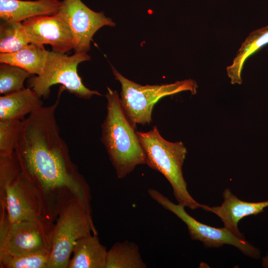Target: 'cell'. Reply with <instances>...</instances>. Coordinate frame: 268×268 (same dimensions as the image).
I'll list each match as a JSON object with an SVG mask.
<instances>
[{"label":"cell","mask_w":268,"mask_h":268,"mask_svg":"<svg viewBox=\"0 0 268 268\" xmlns=\"http://www.w3.org/2000/svg\"><path fill=\"white\" fill-rule=\"evenodd\" d=\"M64 90L60 87L53 104L42 106L23 120L14 151L40 198L46 217L53 222L73 200H79L91 213L90 187L70 158L56 118Z\"/></svg>","instance_id":"cell-1"},{"label":"cell","mask_w":268,"mask_h":268,"mask_svg":"<svg viewBox=\"0 0 268 268\" xmlns=\"http://www.w3.org/2000/svg\"><path fill=\"white\" fill-rule=\"evenodd\" d=\"M45 218L40 198L15 153L0 156V230L13 223Z\"/></svg>","instance_id":"cell-2"},{"label":"cell","mask_w":268,"mask_h":268,"mask_svg":"<svg viewBox=\"0 0 268 268\" xmlns=\"http://www.w3.org/2000/svg\"><path fill=\"white\" fill-rule=\"evenodd\" d=\"M107 114L101 125L102 142L120 179L133 172L135 167L146 163L145 155L134 127L121 107L116 90L107 87Z\"/></svg>","instance_id":"cell-3"},{"label":"cell","mask_w":268,"mask_h":268,"mask_svg":"<svg viewBox=\"0 0 268 268\" xmlns=\"http://www.w3.org/2000/svg\"><path fill=\"white\" fill-rule=\"evenodd\" d=\"M144 150L146 163L161 173L168 181L178 203L194 210L201 208L187 189L182 167L187 150L181 141L170 142L160 134L156 126L147 132H136Z\"/></svg>","instance_id":"cell-4"},{"label":"cell","mask_w":268,"mask_h":268,"mask_svg":"<svg viewBox=\"0 0 268 268\" xmlns=\"http://www.w3.org/2000/svg\"><path fill=\"white\" fill-rule=\"evenodd\" d=\"M113 74L121 85V107L127 118L134 127L136 124H150L154 105L162 98L184 91L197 93L198 85L191 79L174 83L142 86L123 76L112 67Z\"/></svg>","instance_id":"cell-5"},{"label":"cell","mask_w":268,"mask_h":268,"mask_svg":"<svg viewBox=\"0 0 268 268\" xmlns=\"http://www.w3.org/2000/svg\"><path fill=\"white\" fill-rule=\"evenodd\" d=\"M90 60L87 53H75L68 56L48 51L43 72L29 78L28 87L44 99L49 97L51 87L57 84L79 98L89 99L93 95L101 96L97 91L86 87L77 72L78 65Z\"/></svg>","instance_id":"cell-6"},{"label":"cell","mask_w":268,"mask_h":268,"mask_svg":"<svg viewBox=\"0 0 268 268\" xmlns=\"http://www.w3.org/2000/svg\"><path fill=\"white\" fill-rule=\"evenodd\" d=\"M91 214L78 200L64 206L54 225L47 268H68L76 242L91 233L97 234Z\"/></svg>","instance_id":"cell-7"},{"label":"cell","mask_w":268,"mask_h":268,"mask_svg":"<svg viewBox=\"0 0 268 268\" xmlns=\"http://www.w3.org/2000/svg\"><path fill=\"white\" fill-rule=\"evenodd\" d=\"M147 192L153 200L172 212L186 224L193 240L201 241L205 247L209 248H218L224 245H232L251 258L258 259L260 258V250L244 238L235 235L224 227L215 228L198 221L185 211L184 206L173 203L156 190L149 189Z\"/></svg>","instance_id":"cell-8"},{"label":"cell","mask_w":268,"mask_h":268,"mask_svg":"<svg viewBox=\"0 0 268 268\" xmlns=\"http://www.w3.org/2000/svg\"><path fill=\"white\" fill-rule=\"evenodd\" d=\"M54 225L45 218L13 223L0 230V258L51 251Z\"/></svg>","instance_id":"cell-9"},{"label":"cell","mask_w":268,"mask_h":268,"mask_svg":"<svg viewBox=\"0 0 268 268\" xmlns=\"http://www.w3.org/2000/svg\"><path fill=\"white\" fill-rule=\"evenodd\" d=\"M56 13L66 20L70 29L75 53H87L93 36L100 28L115 25L103 12L93 11L81 0H63Z\"/></svg>","instance_id":"cell-10"},{"label":"cell","mask_w":268,"mask_h":268,"mask_svg":"<svg viewBox=\"0 0 268 268\" xmlns=\"http://www.w3.org/2000/svg\"><path fill=\"white\" fill-rule=\"evenodd\" d=\"M22 23L30 43L49 44L52 51L63 54L73 50L70 29L57 13L32 17Z\"/></svg>","instance_id":"cell-11"},{"label":"cell","mask_w":268,"mask_h":268,"mask_svg":"<svg viewBox=\"0 0 268 268\" xmlns=\"http://www.w3.org/2000/svg\"><path fill=\"white\" fill-rule=\"evenodd\" d=\"M223 202L220 206H209L203 205L201 208L218 216L224 224V227L235 235L244 238L239 230L238 225L244 217L257 215L268 207V200L260 202H248L240 200L229 189L223 193Z\"/></svg>","instance_id":"cell-12"},{"label":"cell","mask_w":268,"mask_h":268,"mask_svg":"<svg viewBox=\"0 0 268 268\" xmlns=\"http://www.w3.org/2000/svg\"><path fill=\"white\" fill-rule=\"evenodd\" d=\"M60 0H0L1 21L22 22L29 18L51 15L59 10Z\"/></svg>","instance_id":"cell-13"},{"label":"cell","mask_w":268,"mask_h":268,"mask_svg":"<svg viewBox=\"0 0 268 268\" xmlns=\"http://www.w3.org/2000/svg\"><path fill=\"white\" fill-rule=\"evenodd\" d=\"M43 106L41 98L31 88L0 97V121L24 120V117Z\"/></svg>","instance_id":"cell-14"},{"label":"cell","mask_w":268,"mask_h":268,"mask_svg":"<svg viewBox=\"0 0 268 268\" xmlns=\"http://www.w3.org/2000/svg\"><path fill=\"white\" fill-rule=\"evenodd\" d=\"M68 268H105L107 250L97 234H91L75 243Z\"/></svg>","instance_id":"cell-15"},{"label":"cell","mask_w":268,"mask_h":268,"mask_svg":"<svg viewBox=\"0 0 268 268\" xmlns=\"http://www.w3.org/2000/svg\"><path fill=\"white\" fill-rule=\"evenodd\" d=\"M268 44V25L252 31L242 43L232 64L226 67L227 74L232 84L242 82V71L247 59Z\"/></svg>","instance_id":"cell-16"},{"label":"cell","mask_w":268,"mask_h":268,"mask_svg":"<svg viewBox=\"0 0 268 268\" xmlns=\"http://www.w3.org/2000/svg\"><path fill=\"white\" fill-rule=\"evenodd\" d=\"M49 51L43 45L30 43L20 50L11 53H0V63L14 65L32 75L43 72Z\"/></svg>","instance_id":"cell-17"},{"label":"cell","mask_w":268,"mask_h":268,"mask_svg":"<svg viewBox=\"0 0 268 268\" xmlns=\"http://www.w3.org/2000/svg\"><path fill=\"white\" fill-rule=\"evenodd\" d=\"M138 246L125 240L116 242L107 250L105 268H146Z\"/></svg>","instance_id":"cell-18"},{"label":"cell","mask_w":268,"mask_h":268,"mask_svg":"<svg viewBox=\"0 0 268 268\" xmlns=\"http://www.w3.org/2000/svg\"><path fill=\"white\" fill-rule=\"evenodd\" d=\"M30 42L22 22L1 21L0 24V52H16Z\"/></svg>","instance_id":"cell-19"},{"label":"cell","mask_w":268,"mask_h":268,"mask_svg":"<svg viewBox=\"0 0 268 268\" xmlns=\"http://www.w3.org/2000/svg\"><path fill=\"white\" fill-rule=\"evenodd\" d=\"M32 75L17 66L7 63H0V93L5 95L24 88L25 80Z\"/></svg>","instance_id":"cell-20"},{"label":"cell","mask_w":268,"mask_h":268,"mask_svg":"<svg viewBox=\"0 0 268 268\" xmlns=\"http://www.w3.org/2000/svg\"><path fill=\"white\" fill-rule=\"evenodd\" d=\"M23 125V120L0 121V156L14 153Z\"/></svg>","instance_id":"cell-21"},{"label":"cell","mask_w":268,"mask_h":268,"mask_svg":"<svg viewBox=\"0 0 268 268\" xmlns=\"http://www.w3.org/2000/svg\"><path fill=\"white\" fill-rule=\"evenodd\" d=\"M50 251L0 258L1 268H47Z\"/></svg>","instance_id":"cell-22"},{"label":"cell","mask_w":268,"mask_h":268,"mask_svg":"<svg viewBox=\"0 0 268 268\" xmlns=\"http://www.w3.org/2000/svg\"><path fill=\"white\" fill-rule=\"evenodd\" d=\"M262 266L265 268H268V252L266 256L262 259Z\"/></svg>","instance_id":"cell-23"}]
</instances>
